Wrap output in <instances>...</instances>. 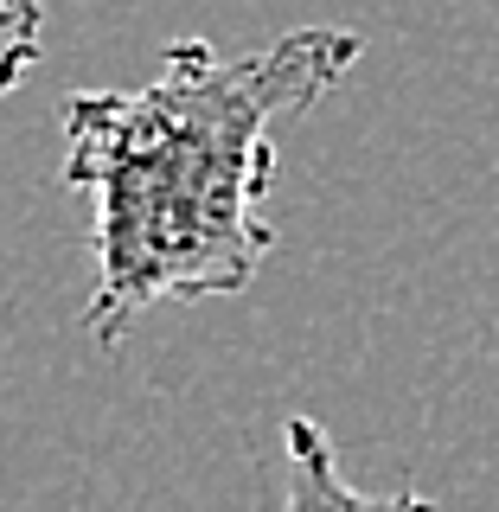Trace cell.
I'll return each instance as SVG.
<instances>
[{"label":"cell","instance_id":"obj_1","mask_svg":"<svg viewBox=\"0 0 499 512\" xmlns=\"http://www.w3.org/2000/svg\"><path fill=\"white\" fill-rule=\"evenodd\" d=\"M365 39L346 26H295L276 45L224 58L173 39L141 90L64 96L58 180L90 192L96 282L84 333L116 346L148 308L244 295L276 250L269 180L276 122L308 116L346 84Z\"/></svg>","mask_w":499,"mask_h":512},{"label":"cell","instance_id":"obj_2","mask_svg":"<svg viewBox=\"0 0 499 512\" xmlns=\"http://www.w3.org/2000/svg\"><path fill=\"white\" fill-rule=\"evenodd\" d=\"M282 455H288L282 512H436V500H423V493H359L340 474L333 436L314 416H288L282 423Z\"/></svg>","mask_w":499,"mask_h":512},{"label":"cell","instance_id":"obj_3","mask_svg":"<svg viewBox=\"0 0 499 512\" xmlns=\"http://www.w3.org/2000/svg\"><path fill=\"white\" fill-rule=\"evenodd\" d=\"M45 45V0H0V96L39 64Z\"/></svg>","mask_w":499,"mask_h":512}]
</instances>
